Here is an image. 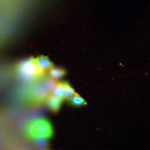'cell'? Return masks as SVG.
Returning a JSON list of instances; mask_svg holds the SVG:
<instances>
[{"label":"cell","mask_w":150,"mask_h":150,"mask_svg":"<svg viewBox=\"0 0 150 150\" xmlns=\"http://www.w3.org/2000/svg\"><path fill=\"white\" fill-rule=\"evenodd\" d=\"M52 95L54 97L64 100V91L62 82H57L54 87L52 92Z\"/></svg>","instance_id":"ba28073f"},{"label":"cell","mask_w":150,"mask_h":150,"mask_svg":"<svg viewBox=\"0 0 150 150\" xmlns=\"http://www.w3.org/2000/svg\"><path fill=\"white\" fill-rule=\"evenodd\" d=\"M67 102L71 106L76 107L84 106L87 104L86 101L77 93H76L75 95L69 98Z\"/></svg>","instance_id":"52a82bcc"},{"label":"cell","mask_w":150,"mask_h":150,"mask_svg":"<svg viewBox=\"0 0 150 150\" xmlns=\"http://www.w3.org/2000/svg\"><path fill=\"white\" fill-rule=\"evenodd\" d=\"M16 75L21 81L33 82L44 76V74L38 69L34 59L24 61L18 65Z\"/></svg>","instance_id":"3957f363"},{"label":"cell","mask_w":150,"mask_h":150,"mask_svg":"<svg viewBox=\"0 0 150 150\" xmlns=\"http://www.w3.org/2000/svg\"><path fill=\"white\" fill-rule=\"evenodd\" d=\"M35 61L38 69L42 72L53 68L52 62L47 57L42 56L35 59Z\"/></svg>","instance_id":"5b68a950"},{"label":"cell","mask_w":150,"mask_h":150,"mask_svg":"<svg viewBox=\"0 0 150 150\" xmlns=\"http://www.w3.org/2000/svg\"><path fill=\"white\" fill-rule=\"evenodd\" d=\"M66 74V71L62 68L53 67L49 71V76L52 80L57 81L62 79Z\"/></svg>","instance_id":"8992f818"},{"label":"cell","mask_w":150,"mask_h":150,"mask_svg":"<svg viewBox=\"0 0 150 150\" xmlns=\"http://www.w3.org/2000/svg\"><path fill=\"white\" fill-rule=\"evenodd\" d=\"M64 91V100H68L70 97L73 96L76 93L73 87L70 85V83L67 81H62Z\"/></svg>","instance_id":"9c48e42d"},{"label":"cell","mask_w":150,"mask_h":150,"mask_svg":"<svg viewBox=\"0 0 150 150\" xmlns=\"http://www.w3.org/2000/svg\"><path fill=\"white\" fill-rule=\"evenodd\" d=\"M25 134L28 139L32 141L48 140L54 136V127L47 118H35L26 124Z\"/></svg>","instance_id":"6da1fadb"},{"label":"cell","mask_w":150,"mask_h":150,"mask_svg":"<svg viewBox=\"0 0 150 150\" xmlns=\"http://www.w3.org/2000/svg\"><path fill=\"white\" fill-rule=\"evenodd\" d=\"M52 79L42 77L32 82L26 91V97L27 101L32 105H38L46 102L47 98L51 95L56 83Z\"/></svg>","instance_id":"7a4b0ae2"},{"label":"cell","mask_w":150,"mask_h":150,"mask_svg":"<svg viewBox=\"0 0 150 150\" xmlns=\"http://www.w3.org/2000/svg\"><path fill=\"white\" fill-rule=\"evenodd\" d=\"M63 101L64 100L56 98L51 95L47 98L45 102L52 112L56 113L59 111L62 107Z\"/></svg>","instance_id":"277c9868"}]
</instances>
